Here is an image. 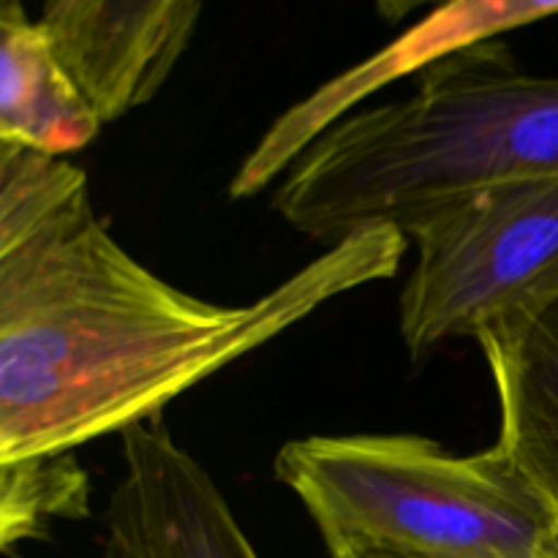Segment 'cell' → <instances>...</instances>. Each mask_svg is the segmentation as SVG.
I'll return each mask as SVG.
<instances>
[{
	"label": "cell",
	"mask_w": 558,
	"mask_h": 558,
	"mask_svg": "<svg viewBox=\"0 0 558 558\" xmlns=\"http://www.w3.org/2000/svg\"><path fill=\"white\" fill-rule=\"evenodd\" d=\"M537 558H558V523L554 529H550L548 537H545V543H543V548H539Z\"/></svg>",
	"instance_id": "obj_12"
},
{
	"label": "cell",
	"mask_w": 558,
	"mask_h": 558,
	"mask_svg": "<svg viewBox=\"0 0 558 558\" xmlns=\"http://www.w3.org/2000/svg\"><path fill=\"white\" fill-rule=\"evenodd\" d=\"M558 172V76L518 69L501 38L452 52L412 96L347 114L289 167L272 207L336 245L450 196Z\"/></svg>",
	"instance_id": "obj_2"
},
{
	"label": "cell",
	"mask_w": 558,
	"mask_h": 558,
	"mask_svg": "<svg viewBox=\"0 0 558 558\" xmlns=\"http://www.w3.org/2000/svg\"><path fill=\"white\" fill-rule=\"evenodd\" d=\"M90 512V480L71 452L0 463V545L38 539L52 521Z\"/></svg>",
	"instance_id": "obj_11"
},
{
	"label": "cell",
	"mask_w": 558,
	"mask_h": 558,
	"mask_svg": "<svg viewBox=\"0 0 558 558\" xmlns=\"http://www.w3.org/2000/svg\"><path fill=\"white\" fill-rule=\"evenodd\" d=\"M401 232L417 248L401 292L414 365L452 338H477L558 298V172L441 199Z\"/></svg>",
	"instance_id": "obj_4"
},
{
	"label": "cell",
	"mask_w": 558,
	"mask_h": 558,
	"mask_svg": "<svg viewBox=\"0 0 558 558\" xmlns=\"http://www.w3.org/2000/svg\"><path fill=\"white\" fill-rule=\"evenodd\" d=\"M120 452L104 558H259L210 474L161 425L123 430Z\"/></svg>",
	"instance_id": "obj_5"
},
{
	"label": "cell",
	"mask_w": 558,
	"mask_h": 558,
	"mask_svg": "<svg viewBox=\"0 0 558 558\" xmlns=\"http://www.w3.org/2000/svg\"><path fill=\"white\" fill-rule=\"evenodd\" d=\"M199 16L194 0H52L38 22L76 90L109 123L167 85Z\"/></svg>",
	"instance_id": "obj_6"
},
{
	"label": "cell",
	"mask_w": 558,
	"mask_h": 558,
	"mask_svg": "<svg viewBox=\"0 0 558 558\" xmlns=\"http://www.w3.org/2000/svg\"><path fill=\"white\" fill-rule=\"evenodd\" d=\"M101 120L60 65L41 22L16 0L0 11V140L63 156L90 145Z\"/></svg>",
	"instance_id": "obj_9"
},
{
	"label": "cell",
	"mask_w": 558,
	"mask_h": 558,
	"mask_svg": "<svg viewBox=\"0 0 558 558\" xmlns=\"http://www.w3.org/2000/svg\"><path fill=\"white\" fill-rule=\"evenodd\" d=\"M330 558H537L558 510L499 445L452 456L423 436H308L276 456Z\"/></svg>",
	"instance_id": "obj_3"
},
{
	"label": "cell",
	"mask_w": 558,
	"mask_h": 558,
	"mask_svg": "<svg viewBox=\"0 0 558 558\" xmlns=\"http://www.w3.org/2000/svg\"><path fill=\"white\" fill-rule=\"evenodd\" d=\"M360 558H387V556H360Z\"/></svg>",
	"instance_id": "obj_13"
},
{
	"label": "cell",
	"mask_w": 558,
	"mask_h": 558,
	"mask_svg": "<svg viewBox=\"0 0 558 558\" xmlns=\"http://www.w3.org/2000/svg\"><path fill=\"white\" fill-rule=\"evenodd\" d=\"M558 14L556 3H532V0H483V3H452L436 11L434 16L420 22L403 33L396 44L381 49L376 58L365 60L357 69L347 71L330 85L316 90L303 104L289 109L287 114L270 125L259 145L254 147L243 167L234 174L229 194L232 199H248L265 189L281 169L292 167L325 131L341 123L343 112L352 109L360 98L379 90L385 82L430 69L441 58L474 44L501 38L512 27L532 25Z\"/></svg>",
	"instance_id": "obj_7"
},
{
	"label": "cell",
	"mask_w": 558,
	"mask_h": 558,
	"mask_svg": "<svg viewBox=\"0 0 558 558\" xmlns=\"http://www.w3.org/2000/svg\"><path fill=\"white\" fill-rule=\"evenodd\" d=\"M409 238L368 227L248 305L180 292L125 254L93 205L0 251V463L145 425L330 300L392 278Z\"/></svg>",
	"instance_id": "obj_1"
},
{
	"label": "cell",
	"mask_w": 558,
	"mask_h": 558,
	"mask_svg": "<svg viewBox=\"0 0 558 558\" xmlns=\"http://www.w3.org/2000/svg\"><path fill=\"white\" fill-rule=\"evenodd\" d=\"M499 398L496 445L558 510V298L477 336Z\"/></svg>",
	"instance_id": "obj_8"
},
{
	"label": "cell",
	"mask_w": 558,
	"mask_h": 558,
	"mask_svg": "<svg viewBox=\"0 0 558 558\" xmlns=\"http://www.w3.org/2000/svg\"><path fill=\"white\" fill-rule=\"evenodd\" d=\"M90 202L87 174L63 156L0 140V251Z\"/></svg>",
	"instance_id": "obj_10"
}]
</instances>
